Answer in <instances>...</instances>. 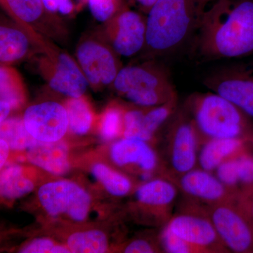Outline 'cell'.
<instances>
[{
  "mask_svg": "<svg viewBox=\"0 0 253 253\" xmlns=\"http://www.w3.org/2000/svg\"><path fill=\"white\" fill-rule=\"evenodd\" d=\"M146 141L125 138L113 145L111 157L120 166L134 163L145 172H150L156 166V156Z\"/></svg>",
  "mask_w": 253,
  "mask_h": 253,
  "instance_id": "cell-16",
  "label": "cell"
},
{
  "mask_svg": "<svg viewBox=\"0 0 253 253\" xmlns=\"http://www.w3.org/2000/svg\"><path fill=\"white\" fill-rule=\"evenodd\" d=\"M71 252V251H68L67 249H66V248L63 247V246H54L53 247V249H51V253H68Z\"/></svg>",
  "mask_w": 253,
  "mask_h": 253,
  "instance_id": "cell-40",
  "label": "cell"
},
{
  "mask_svg": "<svg viewBox=\"0 0 253 253\" xmlns=\"http://www.w3.org/2000/svg\"><path fill=\"white\" fill-rule=\"evenodd\" d=\"M1 2L14 21L38 33L47 12L42 0H1Z\"/></svg>",
  "mask_w": 253,
  "mask_h": 253,
  "instance_id": "cell-18",
  "label": "cell"
},
{
  "mask_svg": "<svg viewBox=\"0 0 253 253\" xmlns=\"http://www.w3.org/2000/svg\"><path fill=\"white\" fill-rule=\"evenodd\" d=\"M54 243L49 239H36L28 245L21 251L23 253H51L54 247Z\"/></svg>",
  "mask_w": 253,
  "mask_h": 253,
  "instance_id": "cell-35",
  "label": "cell"
},
{
  "mask_svg": "<svg viewBox=\"0 0 253 253\" xmlns=\"http://www.w3.org/2000/svg\"><path fill=\"white\" fill-rule=\"evenodd\" d=\"M245 210L247 211L249 215L251 216V218L253 219V199L250 201L247 206L245 207Z\"/></svg>",
  "mask_w": 253,
  "mask_h": 253,
  "instance_id": "cell-41",
  "label": "cell"
},
{
  "mask_svg": "<svg viewBox=\"0 0 253 253\" xmlns=\"http://www.w3.org/2000/svg\"><path fill=\"white\" fill-rule=\"evenodd\" d=\"M11 110L12 109L8 103L0 101V122L1 123L4 122L5 120L7 119Z\"/></svg>",
  "mask_w": 253,
  "mask_h": 253,
  "instance_id": "cell-38",
  "label": "cell"
},
{
  "mask_svg": "<svg viewBox=\"0 0 253 253\" xmlns=\"http://www.w3.org/2000/svg\"><path fill=\"white\" fill-rule=\"evenodd\" d=\"M240 183L246 186L253 185V157L243 155L237 158Z\"/></svg>",
  "mask_w": 253,
  "mask_h": 253,
  "instance_id": "cell-33",
  "label": "cell"
},
{
  "mask_svg": "<svg viewBox=\"0 0 253 253\" xmlns=\"http://www.w3.org/2000/svg\"><path fill=\"white\" fill-rule=\"evenodd\" d=\"M111 48L118 56L130 57L144 49L146 18L128 8H123L111 18L109 27Z\"/></svg>",
  "mask_w": 253,
  "mask_h": 253,
  "instance_id": "cell-10",
  "label": "cell"
},
{
  "mask_svg": "<svg viewBox=\"0 0 253 253\" xmlns=\"http://www.w3.org/2000/svg\"><path fill=\"white\" fill-rule=\"evenodd\" d=\"M43 4L47 12L53 14H71L74 10L72 0H42Z\"/></svg>",
  "mask_w": 253,
  "mask_h": 253,
  "instance_id": "cell-34",
  "label": "cell"
},
{
  "mask_svg": "<svg viewBox=\"0 0 253 253\" xmlns=\"http://www.w3.org/2000/svg\"><path fill=\"white\" fill-rule=\"evenodd\" d=\"M168 227L197 251L212 247L220 240L212 221L199 216L180 214L173 218Z\"/></svg>",
  "mask_w": 253,
  "mask_h": 253,
  "instance_id": "cell-13",
  "label": "cell"
},
{
  "mask_svg": "<svg viewBox=\"0 0 253 253\" xmlns=\"http://www.w3.org/2000/svg\"><path fill=\"white\" fill-rule=\"evenodd\" d=\"M198 30V51L205 59L253 54V0H216L204 10Z\"/></svg>",
  "mask_w": 253,
  "mask_h": 253,
  "instance_id": "cell-1",
  "label": "cell"
},
{
  "mask_svg": "<svg viewBox=\"0 0 253 253\" xmlns=\"http://www.w3.org/2000/svg\"><path fill=\"white\" fill-rule=\"evenodd\" d=\"M46 42L41 35L19 23L2 21L0 26V62L12 66L38 53L45 52Z\"/></svg>",
  "mask_w": 253,
  "mask_h": 253,
  "instance_id": "cell-12",
  "label": "cell"
},
{
  "mask_svg": "<svg viewBox=\"0 0 253 253\" xmlns=\"http://www.w3.org/2000/svg\"><path fill=\"white\" fill-rule=\"evenodd\" d=\"M112 48L93 37L83 40L78 44V63L89 84L100 87L113 84L121 69Z\"/></svg>",
  "mask_w": 253,
  "mask_h": 253,
  "instance_id": "cell-7",
  "label": "cell"
},
{
  "mask_svg": "<svg viewBox=\"0 0 253 253\" xmlns=\"http://www.w3.org/2000/svg\"><path fill=\"white\" fill-rule=\"evenodd\" d=\"M176 195L175 186L161 179L146 183L139 188L136 193V198L141 204L154 206H165L172 204Z\"/></svg>",
  "mask_w": 253,
  "mask_h": 253,
  "instance_id": "cell-21",
  "label": "cell"
},
{
  "mask_svg": "<svg viewBox=\"0 0 253 253\" xmlns=\"http://www.w3.org/2000/svg\"><path fill=\"white\" fill-rule=\"evenodd\" d=\"M92 172L110 194L114 196H124L131 189V183L127 178L115 172L105 165H95Z\"/></svg>",
  "mask_w": 253,
  "mask_h": 253,
  "instance_id": "cell-27",
  "label": "cell"
},
{
  "mask_svg": "<svg viewBox=\"0 0 253 253\" xmlns=\"http://www.w3.org/2000/svg\"><path fill=\"white\" fill-rule=\"evenodd\" d=\"M0 136L14 150L29 149L37 141L28 132L23 120L18 118H7L1 123Z\"/></svg>",
  "mask_w": 253,
  "mask_h": 253,
  "instance_id": "cell-24",
  "label": "cell"
},
{
  "mask_svg": "<svg viewBox=\"0 0 253 253\" xmlns=\"http://www.w3.org/2000/svg\"><path fill=\"white\" fill-rule=\"evenodd\" d=\"M184 192L207 201H218L224 198L226 186L217 176L205 169H194L184 173L180 181Z\"/></svg>",
  "mask_w": 253,
  "mask_h": 253,
  "instance_id": "cell-17",
  "label": "cell"
},
{
  "mask_svg": "<svg viewBox=\"0 0 253 253\" xmlns=\"http://www.w3.org/2000/svg\"><path fill=\"white\" fill-rule=\"evenodd\" d=\"M1 194L7 199H15L31 192L33 183L23 175L22 169L15 166L6 168L1 174Z\"/></svg>",
  "mask_w": 253,
  "mask_h": 253,
  "instance_id": "cell-23",
  "label": "cell"
},
{
  "mask_svg": "<svg viewBox=\"0 0 253 253\" xmlns=\"http://www.w3.org/2000/svg\"><path fill=\"white\" fill-rule=\"evenodd\" d=\"M206 87L217 93L253 119V63L217 70L204 79Z\"/></svg>",
  "mask_w": 253,
  "mask_h": 253,
  "instance_id": "cell-6",
  "label": "cell"
},
{
  "mask_svg": "<svg viewBox=\"0 0 253 253\" xmlns=\"http://www.w3.org/2000/svg\"><path fill=\"white\" fill-rule=\"evenodd\" d=\"M189 106L196 129L209 139H241L251 129V118L217 93L194 94Z\"/></svg>",
  "mask_w": 253,
  "mask_h": 253,
  "instance_id": "cell-3",
  "label": "cell"
},
{
  "mask_svg": "<svg viewBox=\"0 0 253 253\" xmlns=\"http://www.w3.org/2000/svg\"><path fill=\"white\" fill-rule=\"evenodd\" d=\"M113 84L126 99L144 107L165 104L176 96L167 70L155 63L121 68Z\"/></svg>",
  "mask_w": 253,
  "mask_h": 253,
  "instance_id": "cell-4",
  "label": "cell"
},
{
  "mask_svg": "<svg viewBox=\"0 0 253 253\" xmlns=\"http://www.w3.org/2000/svg\"><path fill=\"white\" fill-rule=\"evenodd\" d=\"M1 101L8 103L11 109L21 108L26 101V88L19 73L11 66L0 68Z\"/></svg>",
  "mask_w": 253,
  "mask_h": 253,
  "instance_id": "cell-20",
  "label": "cell"
},
{
  "mask_svg": "<svg viewBox=\"0 0 253 253\" xmlns=\"http://www.w3.org/2000/svg\"><path fill=\"white\" fill-rule=\"evenodd\" d=\"M28 161L54 174H63L70 168L68 148L63 141L44 142L37 140L28 151Z\"/></svg>",
  "mask_w": 253,
  "mask_h": 253,
  "instance_id": "cell-15",
  "label": "cell"
},
{
  "mask_svg": "<svg viewBox=\"0 0 253 253\" xmlns=\"http://www.w3.org/2000/svg\"><path fill=\"white\" fill-rule=\"evenodd\" d=\"M23 120L28 132L37 140L44 142L59 141L69 127L66 107L55 101L29 106Z\"/></svg>",
  "mask_w": 253,
  "mask_h": 253,
  "instance_id": "cell-11",
  "label": "cell"
},
{
  "mask_svg": "<svg viewBox=\"0 0 253 253\" xmlns=\"http://www.w3.org/2000/svg\"><path fill=\"white\" fill-rule=\"evenodd\" d=\"M176 97L144 113L141 123V140L148 141L155 131L167 121L175 107Z\"/></svg>",
  "mask_w": 253,
  "mask_h": 253,
  "instance_id": "cell-26",
  "label": "cell"
},
{
  "mask_svg": "<svg viewBox=\"0 0 253 253\" xmlns=\"http://www.w3.org/2000/svg\"><path fill=\"white\" fill-rule=\"evenodd\" d=\"M68 246L72 253H102L107 250L108 241L102 231H86L70 236Z\"/></svg>",
  "mask_w": 253,
  "mask_h": 253,
  "instance_id": "cell-25",
  "label": "cell"
},
{
  "mask_svg": "<svg viewBox=\"0 0 253 253\" xmlns=\"http://www.w3.org/2000/svg\"><path fill=\"white\" fill-rule=\"evenodd\" d=\"M40 201L48 214H67L73 220H84L91 199L89 194L75 183L58 181L42 186L38 191Z\"/></svg>",
  "mask_w": 253,
  "mask_h": 253,
  "instance_id": "cell-8",
  "label": "cell"
},
{
  "mask_svg": "<svg viewBox=\"0 0 253 253\" xmlns=\"http://www.w3.org/2000/svg\"><path fill=\"white\" fill-rule=\"evenodd\" d=\"M144 114L139 110H131L124 115L125 138L141 140V123Z\"/></svg>",
  "mask_w": 253,
  "mask_h": 253,
  "instance_id": "cell-31",
  "label": "cell"
},
{
  "mask_svg": "<svg viewBox=\"0 0 253 253\" xmlns=\"http://www.w3.org/2000/svg\"><path fill=\"white\" fill-rule=\"evenodd\" d=\"M124 126V116L118 108H110L105 112L101 121V134L105 139L110 140L118 135Z\"/></svg>",
  "mask_w": 253,
  "mask_h": 253,
  "instance_id": "cell-28",
  "label": "cell"
},
{
  "mask_svg": "<svg viewBox=\"0 0 253 253\" xmlns=\"http://www.w3.org/2000/svg\"><path fill=\"white\" fill-rule=\"evenodd\" d=\"M93 17L99 22H106L116 14L118 0H86Z\"/></svg>",
  "mask_w": 253,
  "mask_h": 253,
  "instance_id": "cell-29",
  "label": "cell"
},
{
  "mask_svg": "<svg viewBox=\"0 0 253 253\" xmlns=\"http://www.w3.org/2000/svg\"><path fill=\"white\" fill-rule=\"evenodd\" d=\"M215 170L217 177L226 186H234L240 183L237 158L226 160Z\"/></svg>",
  "mask_w": 253,
  "mask_h": 253,
  "instance_id": "cell-30",
  "label": "cell"
},
{
  "mask_svg": "<svg viewBox=\"0 0 253 253\" xmlns=\"http://www.w3.org/2000/svg\"><path fill=\"white\" fill-rule=\"evenodd\" d=\"M154 249L151 245L143 240H136L126 246L125 253H151Z\"/></svg>",
  "mask_w": 253,
  "mask_h": 253,
  "instance_id": "cell-36",
  "label": "cell"
},
{
  "mask_svg": "<svg viewBox=\"0 0 253 253\" xmlns=\"http://www.w3.org/2000/svg\"><path fill=\"white\" fill-rule=\"evenodd\" d=\"M242 139H209L201 150L199 162L201 168L211 172L218 166L239 152L243 144Z\"/></svg>",
  "mask_w": 253,
  "mask_h": 253,
  "instance_id": "cell-19",
  "label": "cell"
},
{
  "mask_svg": "<svg viewBox=\"0 0 253 253\" xmlns=\"http://www.w3.org/2000/svg\"><path fill=\"white\" fill-rule=\"evenodd\" d=\"M197 129L194 122L178 119L173 130L172 166L176 172L194 169L197 161Z\"/></svg>",
  "mask_w": 253,
  "mask_h": 253,
  "instance_id": "cell-14",
  "label": "cell"
},
{
  "mask_svg": "<svg viewBox=\"0 0 253 253\" xmlns=\"http://www.w3.org/2000/svg\"><path fill=\"white\" fill-rule=\"evenodd\" d=\"M43 78L53 90L69 98L81 97L89 85L79 64L67 53L46 44L39 62Z\"/></svg>",
  "mask_w": 253,
  "mask_h": 253,
  "instance_id": "cell-5",
  "label": "cell"
},
{
  "mask_svg": "<svg viewBox=\"0 0 253 253\" xmlns=\"http://www.w3.org/2000/svg\"><path fill=\"white\" fill-rule=\"evenodd\" d=\"M67 111L68 126L75 134L83 135L90 129L93 113L90 106L83 98H70L65 104Z\"/></svg>",
  "mask_w": 253,
  "mask_h": 253,
  "instance_id": "cell-22",
  "label": "cell"
},
{
  "mask_svg": "<svg viewBox=\"0 0 253 253\" xmlns=\"http://www.w3.org/2000/svg\"><path fill=\"white\" fill-rule=\"evenodd\" d=\"M211 1H213V0H199L200 9H201V11H202V13L204 12L206 5L208 3L211 2Z\"/></svg>",
  "mask_w": 253,
  "mask_h": 253,
  "instance_id": "cell-42",
  "label": "cell"
},
{
  "mask_svg": "<svg viewBox=\"0 0 253 253\" xmlns=\"http://www.w3.org/2000/svg\"><path fill=\"white\" fill-rule=\"evenodd\" d=\"M202 11L199 0H157L146 18L149 55L172 54L197 29Z\"/></svg>",
  "mask_w": 253,
  "mask_h": 253,
  "instance_id": "cell-2",
  "label": "cell"
},
{
  "mask_svg": "<svg viewBox=\"0 0 253 253\" xmlns=\"http://www.w3.org/2000/svg\"><path fill=\"white\" fill-rule=\"evenodd\" d=\"M163 244L166 252L169 253H190L197 251L179 236L166 227L163 234Z\"/></svg>",
  "mask_w": 253,
  "mask_h": 253,
  "instance_id": "cell-32",
  "label": "cell"
},
{
  "mask_svg": "<svg viewBox=\"0 0 253 253\" xmlns=\"http://www.w3.org/2000/svg\"><path fill=\"white\" fill-rule=\"evenodd\" d=\"M211 220L219 239L230 251L253 253V219L246 210L218 206L213 209Z\"/></svg>",
  "mask_w": 253,
  "mask_h": 253,
  "instance_id": "cell-9",
  "label": "cell"
},
{
  "mask_svg": "<svg viewBox=\"0 0 253 253\" xmlns=\"http://www.w3.org/2000/svg\"><path fill=\"white\" fill-rule=\"evenodd\" d=\"M134 1H136L143 9L146 10L149 12V10L154 6L157 0H134Z\"/></svg>",
  "mask_w": 253,
  "mask_h": 253,
  "instance_id": "cell-39",
  "label": "cell"
},
{
  "mask_svg": "<svg viewBox=\"0 0 253 253\" xmlns=\"http://www.w3.org/2000/svg\"><path fill=\"white\" fill-rule=\"evenodd\" d=\"M9 146L4 139H0V167L2 168L9 155Z\"/></svg>",
  "mask_w": 253,
  "mask_h": 253,
  "instance_id": "cell-37",
  "label": "cell"
}]
</instances>
